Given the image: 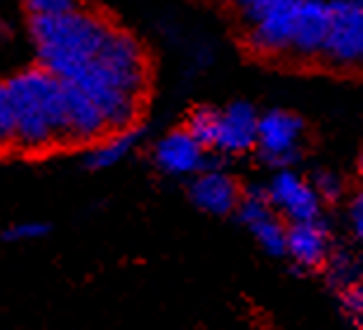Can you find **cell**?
<instances>
[{"instance_id":"6da1fadb","label":"cell","mask_w":363,"mask_h":330,"mask_svg":"<svg viewBox=\"0 0 363 330\" xmlns=\"http://www.w3.org/2000/svg\"><path fill=\"white\" fill-rule=\"evenodd\" d=\"M14 109V153H40L71 146L64 80L31 66L5 80Z\"/></svg>"},{"instance_id":"7a4b0ae2","label":"cell","mask_w":363,"mask_h":330,"mask_svg":"<svg viewBox=\"0 0 363 330\" xmlns=\"http://www.w3.org/2000/svg\"><path fill=\"white\" fill-rule=\"evenodd\" d=\"M111 31L113 26L104 17L85 10L28 19V33L40 62L38 66L67 83L97 57Z\"/></svg>"},{"instance_id":"3957f363","label":"cell","mask_w":363,"mask_h":330,"mask_svg":"<svg viewBox=\"0 0 363 330\" xmlns=\"http://www.w3.org/2000/svg\"><path fill=\"white\" fill-rule=\"evenodd\" d=\"M321 60L337 69H363V0H333Z\"/></svg>"},{"instance_id":"277c9868","label":"cell","mask_w":363,"mask_h":330,"mask_svg":"<svg viewBox=\"0 0 363 330\" xmlns=\"http://www.w3.org/2000/svg\"><path fill=\"white\" fill-rule=\"evenodd\" d=\"M302 135H304V123L300 116L274 109V111L259 116L257 149L267 163L288 167L300 156Z\"/></svg>"},{"instance_id":"5b68a950","label":"cell","mask_w":363,"mask_h":330,"mask_svg":"<svg viewBox=\"0 0 363 330\" xmlns=\"http://www.w3.org/2000/svg\"><path fill=\"white\" fill-rule=\"evenodd\" d=\"M236 212L267 255L283 258L288 253V226L279 219V212L274 210L267 189H250L241 198Z\"/></svg>"},{"instance_id":"8992f818","label":"cell","mask_w":363,"mask_h":330,"mask_svg":"<svg viewBox=\"0 0 363 330\" xmlns=\"http://www.w3.org/2000/svg\"><path fill=\"white\" fill-rule=\"evenodd\" d=\"M267 196L274 205V210L279 215L288 217L290 224L293 222H309V219H318L321 215L323 201L318 198L316 189L311 187V182L302 180L300 175L290 167H281L274 175Z\"/></svg>"},{"instance_id":"52a82bcc","label":"cell","mask_w":363,"mask_h":330,"mask_svg":"<svg viewBox=\"0 0 363 330\" xmlns=\"http://www.w3.org/2000/svg\"><path fill=\"white\" fill-rule=\"evenodd\" d=\"M154 163L170 177H196L208 170V149L189 135L186 128L163 135L154 146Z\"/></svg>"},{"instance_id":"ba28073f","label":"cell","mask_w":363,"mask_h":330,"mask_svg":"<svg viewBox=\"0 0 363 330\" xmlns=\"http://www.w3.org/2000/svg\"><path fill=\"white\" fill-rule=\"evenodd\" d=\"M330 31V3L323 0H297L295 3V33L293 57L314 60L321 57Z\"/></svg>"},{"instance_id":"9c48e42d","label":"cell","mask_w":363,"mask_h":330,"mask_svg":"<svg viewBox=\"0 0 363 330\" xmlns=\"http://www.w3.org/2000/svg\"><path fill=\"white\" fill-rule=\"evenodd\" d=\"M189 198L196 208L210 215H229L241 203V189H238L236 180L231 175L217 170V167H208V170L199 172L189 185Z\"/></svg>"},{"instance_id":"30bf717a","label":"cell","mask_w":363,"mask_h":330,"mask_svg":"<svg viewBox=\"0 0 363 330\" xmlns=\"http://www.w3.org/2000/svg\"><path fill=\"white\" fill-rule=\"evenodd\" d=\"M295 3L283 5L279 10L264 14L255 21V28L248 35L250 50L264 57H286L293 53V33H295Z\"/></svg>"},{"instance_id":"8fae6325","label":"cell","mask_w":363,"mask_h":330,"mask_svg":"<svg viewBox=\"0 0 363 330\" xmlns=\"http://www.w3.org/2000/svg\"><path fill=\"white\" fill-rule=\"evenodd\" d=\"M64 90H67V119L71 146H92L99 139H104L111 130H108L99 106L74 83L64 80Z\"/></svg>"},{"instance_id":"7c38bea8","label":"cell","mask_w":363,"mask_h":330,"mask_svg":"<svg viewBox=\"0 0 363 330\" xmlns=\"http://www.w3.org/2000/svg\"><path fill=\"white\" fill-rule=\"evenodd\" d=\"M259 116L248 101H234L222 109L220 135H217L215 151L222 153H245L257 146Z\"/></svg>"},{"instance_id":"4fadbf2b","label":"cell","mask_w":363,"mask_h":330,"mask_svg":"<svg viewBox=\"0 0 363 330\" xmlns=\"http://www.w3.org/2000/svg\"><path fill=\"white\" fill-rule=\"evenodd\" d=\"M330 233L328 226L318 219L293 222L288 226V258L302 269H316L328 260Z\"/></svg>"},{"instance_id":"5bb4252c","label":"cell","mask_w":363,"mask_h":330,"mask_svg":"<svg viewBox=\"0 0 363 330\" xmlns=\"http://www.w3.org/2000/svg\"><path fill=\"white\" fill-rule=\"evenodd\" d=\"M142 137H144V132L140 126L108 132L97 144L88 146V151H85V165H88L90 170H108V167H116L121 160H125L130 153L137 149Z\"/></svg>"},{"instance_id":"9a60e30c","label":"cell","mask_w":363,"mask_h":330,"mask_svg":"<svg viewBox=\"0 0 363 330\" xmlns=\"http://www.w3.org/2000/svg\"><path fill=\"white\" fill-rule=\"evenodd\" d=\"M220 119H222V111L220 109H213V106H199L189 114L186 119V130L196 142L203 144L206 149H215L217 144V135H220Z\"/></svg>"},{"instance_id":"2e32d148","label":"cell","mask_w":363,"mask_h":330,"mask_svg":"<svg viewBox=\"0 0 363 330\" xmlns=\"http://www.w3.org/2000/svg\"><path fill=\"white\" fill-rule=\"evenodd\" d=\"M52 226L48 222H40V219H19V222L7 224L3 231H0V241L12 246H21V243H35V241H43L50 236Z\"/></svg>"},{"instance_id":"e0dca14e","label":"cell","mask_w":363,"mask_h":330,"mask_svg":"<svg viewBox=\"0 0 363 330\" xmlns=\"http://www.w3.org/2000/svg\"><path fill=\"white\" fill-rule=\"evenodd\" d=\"M14 153V109L5 80L0 83V156Z\"/></svg>"},{"instance_id":"ac0fdd59","label":"cell","mask_w":363,"mask_h":330,"mask_svg":"<svg viewBox=\"0 0 363 330\" xmlns=\"http://www.w3.org/2000/svg\"><path fill=\"white\" fill-rule=\"evenodd\" d=\"M24 5L31 17H60L81 10L78 0H24Z\"/></svg>"},{"instance_id":"d6986e66","label":"cell","mask_w":363,"mask_h":330,"mask_svg":"<svg viewBox=\"0 0 363 330\" xmlns=\"http://www.w3.org/2000/svg\"><path fill=\"white\" fill-rule=\"evenodd\" d=\"M311 187L316 189V194H318V198H321L323 203H335V201H340V196H342V192H345L342 180H340L337 175L330 172V170L316 172L314 180H311Z\"/></svg>"},{"instance_id":"ffe728a7","label":"cell","mask_w":363,"mask_h":330,"mask_svg":"<svg viewBox=\"0 0 363 330\" xmlns=\"http://www.w3.org/2000/svg\"><path fill=\"white\" fill-rule=\"evenodd\" d=\"M236 3L243 7L245 14H248V17L252 19V24H255V21L262 19L264 14L279 10V7L293 3V0H236Z\"/></svg>"},{"instance_id":"44dd1931","label":"cell","mask_w":363,"mask_h":330,"mask_svg":"<svg viewBox=\"0 0 363 330\" xmlns=\"http://www.w3.org/2000/svg\"><path fill=\"white\" fill-rule=\"evenodd\" d=\"M342 302L345 309L352 314V317H363V283L354 281L345 288L342 292Z\"/></svg>"},{"instance_id":"7402d4cb","label":"cell","mask_w":363,"mask_h":330,"mask_svg":"<svg viewBox=\"0 0 363 330\" xmlns=\"http://www.w3.org/2000/svg\"><path fill=\"white\" fill-rule=\"evenodd\" d=\"M350 226H352L357 241L363 243V189L354 194L352 203H350Z\"/></svg>"},{"instance_id":"603a6c76","label":"cell","mask_w":363,"mask_h":330,"mask_svg":"<svg viewBox=\"0 0 363 330\" xmlns=\"http://www.w3.org/2000/svg\"><path fill=\"white\" fill-rule=\"evenodd\" d=\"M359 172H361V177H363V153H361V160H359Z\"/></svg>"}]
</instances>
